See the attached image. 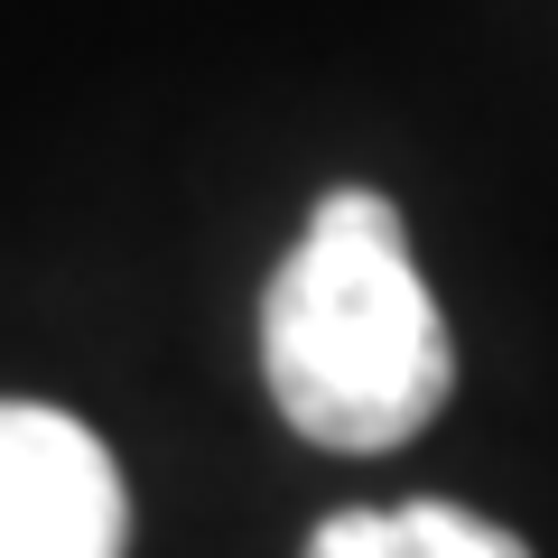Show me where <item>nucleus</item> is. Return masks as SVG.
Returning <instances> with one entry per match:
<instances>
[{
    "instance_id": "1",
    "label": "nucleus",
    "mask_w": 558,
    "mask_h": 558,
    "mask_svg": "<svg viewBox=\"0 0 558 558\" xmlns=\"http://www.w3.org/2000/svg\"><path fill=\"white\" fill-rule=\"evenodd\" d=\"M260 373L299 438L336 457H381L438 418L457 381V344L410 260L400 205L373 186H336L289 242L260 299Z\"/></svg>"
},
{
    "instance_id": "2",
    "label": "nucleus",
    "mask_w": 558,
    "mask_h": 558,
    "mask_svg": "<svg viewBox=\"0 0 558 558\" xmlns=\"http://www.w3.org/2000/svg\"><path fill=\"white\" fill-rule=\"evenodd\" d=\"M121 465L84 418L0 400V558H121Z\"/></svg>"
},
{
    "instance_id": "3",
    "label": "nucleus",
    "mask_w": 558,
    "mask_h": 558,
    "mask_svg": "<svg viewBox=\"0 0 558 558\" xmlns=\"http://www.w3.org/2000/svg\"><path fill=\"white\" fill-rule=\"evenodd\" d=\"M307 558H531L502 521H475L457 502H391V512L317 521Z\"/></svg>"
}]
</instances>
